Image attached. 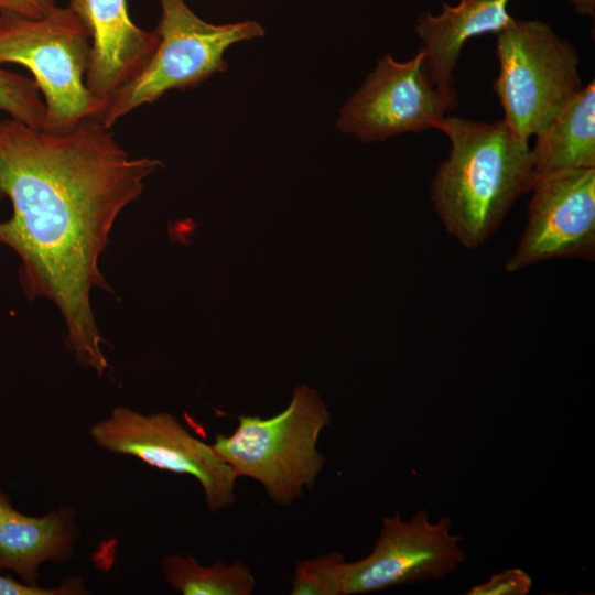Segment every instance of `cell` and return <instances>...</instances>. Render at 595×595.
<instances>
[{"mask_svg":"<svg viewBox=\"0 0 595 595\" xmlns=\"http://www.w3.org/2000/svg\"><path fill=\"white\" fill-rule=\"evenodd\" d=\"M163 163L132 156L97 118L54 132L0 119V245L20 260L30 300L55 304L76 361L102 376L109 364L91 306L95 289L109 290L99 261L120 213L137 201Z\"/></svg>","mask_w":595,"mask_h":595,"instance_id":"6da1fadb","label":"cell"},{"mask_svg":"<svg viewBox=\"0 0 595 595\" xmlns=\"http://www.w3.org/2000/svg\"><path fill=\"white\" fill-rule=\"evenodd\" d=\"M439 130L451 149L431 183L433 209L452 237L475 249L496 232L513 203L532 191L531 148L504 119L446 116Z\"/></svg>","mask_w":595,"mask_h":595,"instance_id":"7a4b0ae2","label":"cell"},{"mask_svg":"<svg viewBox=\"0 0 595 595\" xmlns=\"http://www.w3.org/2000/svg\"><path fill=\"white\" fill-rule=\"evenodd\" d=\"M230 434H216L215 453L238 477L259 482L280 505L298 499L321 473L325 456L317 450L331 414L315 389L294 388L288 407L277 415L238 416Z\"/></svg>","mask_w":595,"mask_h":595,"instance_id":"3957f363","label":"cell"},{"mask_svg":"<svg viewBox=\"0 0 595 595\" xmlns=\"http://www.w3.org/2000/svg\"><path fill=\"white\" fill-rule=\"evenodd\" d=\"M90 52V31L69 7L37 19L0 12V65L31 72L45 105V130L68 131L98 119L106 107L85 85Z\"/></svg>","mask_w":595,"mask_h":595,"instance_id":"277c9868","label":"cell"},{"mask_svg":"<svg viewBox=\"0 0 595 595\" xmlns=\"http://www.w3.org/2000/svg\"><path fill=\"white\" fill-rule=\"evenodd\" d=\"M499 73L493 89L512 133L542 132L583 88L578 55L541 20L511 18L497 33Z\"/></svg>","mask_w":595,"mask_h":595,"instance_id":"5b68a950","label":"cell"},{"mask_svg":"<svg viewBox=\"0 0 595 595\" xmlns=\"http://www.w3.org/2000/svg\"><path fill=\"white\" fill-rule=\"evenodd\" d=\"M160 3L158 47L144 67L107 99L98 117L107 128L171 89L194 88L214 74L225 72L228 64L224 54L232 44L264 34L255 21L208 23L185 0H160Z\"/></svg>","mask_w":595,"mask_h":595,"instance_id":"8992f818","label":"cell"},{"mask_svg":"<svg viewBox=\"0 0 595 595\" xmlns=\"http://www.w3.org/2000/svg\"><path fill=\"white\" fill-rule=\"evenodd\" d=\"M89 435L101 448L136 457L145 464L194 477L212 512L235 501L237 476L212 444L193 436L172 414H143L118 405L90 426Z\"/></svg>","mask_w":595,"mask_h":595,"instance_id":"52a82bcc","label":"cell"},{"mask_svg":"<svg viewBox=\"0 0 595 595\" xmlns=\"http://www.w3.org/2000/svg\"><path fill=\"white\" fill-rule=\"evenodd\" d=\"M456 105L454 87L431 83L422 50L405 62L385 55L343 105L336 125L361 141H381L404 132L439 129Z\"/></svg>","mask_w":595,"mask_h":595,"instance_id":"ba28073f","label":"cell"},{"mask_svg":"<svg viewBox=\"0 0 595 595\" xmlns=\"http://www.w3.org/2000/svg\"><path fill=\"white\" fill-rule=\"evenodd\" d=\"M452 521L433 522L426 510L409 520L399 512L383 518L372 551L346 562L344 595L380 592L386 588L431 582L454 572L465 560L462 538L452 533Z\"/></svg>","mask_w":595,"mask_h":595,"instance_id":"9c48e42d","label":"cell"},{"mask_svg":"<svg viewBox=\"0 0 595 595\" xmlns=\"http://www.w3.org/2000/svg\"><path fill=\"white\" fill-rule=\"evenodd\" d=\"M524 230L506 260L508 272L555 258L595 257V169L563 170L537 180Z\"/></svg>","mask_w":595,"mask_h":595,"instance_id":"30bf717a","label":"cell"},{"mask_svg":"<svg viewBox=\"0 0 595 595\" xmlns=\"http://www.w3.org/2000/svg\"><path fill=\"white\" fill-rule=\"evenodd\" d=\"M68 7L91 35L85 85L94 96L107 102L152 57L159 33L137 26L129 17L126 0H69Z\"/></svg>","mask_w":595,"mask_h":595,"instance_id":"8fae6325","label":"cell"},{"mask_svg":"<svg viewBox=\"0 0 595 595\" xmlns=\"http://www.w3.org/2000/svg\"><path fill=\"white\" fill-rule=\"evenodd\" d=\"M78 539L75 508L63 505L41 517L28 516L14 508L0 486V571L36 584L41 566L68 562Z\"/></svg>","mask_w":595,"mask_h":595,"instance_id":"7c38bea8","label":"cell"},{"mask_svg":"<svg viewBox=\"0 0 595 595\" xmlns=\"http://www.w3.org/2000/svg\"><path fill=\"white\" fill-rule=\"evenodd\" d=\"M509 0H461L443 12L422 13L416 32L423 43L424 64L431 83L441 88L454 84L453 71L464 43L484 33H498L512 17L507 11Z\"/></svg>","mask_w":595,"mask_h":595,"instance_id":"4fadbf2b","label":"cell"},{"mask_svg":"<svg viewBox=\"0 0 595 595\" xmlns=\"http://www.w3.org/2000/svg\"><path fill=\"white\" fill-rule=\"evenodd\" d=\"M531 155L536 182L563 170L595 169L594 80L536 136Z\"/></svg>","mask_w":595,"mask_h":595,"instance_id":"5bb4252c","label":"cell"},{"mask_svg":"<svg viewBox=\"0 0 595 595\" xmlns=\"http://www.w3.org/2000/svg\"><path fill=\"white\" fill-rule=\"evenodd\" d=\"M161 565L167 583L183 595H250L256 588L253 574L240 561L203 565L193 555L169 554Z\"/></svg>","mask_w":595,"mask_h":595,"instance_id":"9a60e30c","label":"cell"},{"mask_svg":"<svg viewBox=\"0 0 595 595\" xmlns=\"http://www.w3.org/2000/svg\"><path fill=\"white\" fill-rule=\"evenodd\" d=\"M0 111L33 128L45 126V105L33 78L0 65Z\"/></svg>","mask_w":595,"mask_h":595,"instance_id":"2e32d148","label":"cell"},{"mask_svg":"<svg viewBox=\"0 0 595 595\" xmlns=\"http://www.w3.org/2000/svg\"><path fill=\"white\" fill-rule=\"evenodd\" d=\"M346 561L340 553H329L301 561L291 581V595H344Z\"/></svg>","mask_w":595,"mask_h":595,"instance_id":"e0dca14e","label":"cell"},{"mask_svg":"<svg viewBox=\"0 0 595 595\" xmlns=\"http://www.w3.org/2000/svg\"><path fill=\"white\" fill-rule=\"evenodd\" d=\"M89 594L84 580L72 575L55 587H41L37 584H29L20 578H14L11 573H0V595H85Z\"/></svg>","mask_w":595,"mask_h":595,"instance_id":"ac0fdd59","label":"cell"},{"mask_svg":"<svg viewBox=\"0 0 595 595\" xmlns=\"http://www.w3.org/2000/svg\"><path fill=\"white\" fill-rule=\"evenodd\" d=\"M532 578L521 569H508L493 574L484 583L473 586L468 595H526L531 591Z\"/></svg>","mask_w":595,"mask_h":595,"instance_id":"d6986e66","label":"cell"},{"mask_svg":"<svg viewBox=\"0 0 595 595\" xmlns=\"http://www.w3.org/2000/svg\"><path fill=\"white\" fill-rule=\"evenodd\" d=\"M56 7V0H0V12L42 18Z\"/></svg>","mask_w":595,"mask_h":595,"instance_id":"ffe728a7","label":"cell"},{"mask_svg":"<svg viewBox=\"0 0 595 595\" xmlns=\"http://www.w3.org/2000/svg\"><path fill=\"white\" fill-rule=\"evenodd\" d=\"M581 15L594 17L595 0H569Z\"/></svg>","mask_w":595,"mask_h":595,"instance_id":"44dd1931","label":"cell"}]
</instances>
